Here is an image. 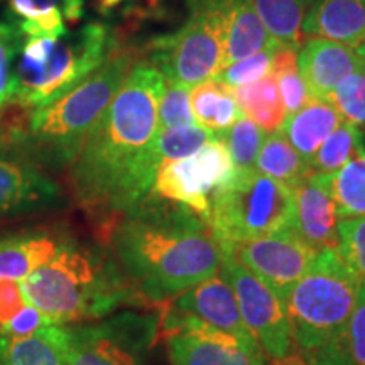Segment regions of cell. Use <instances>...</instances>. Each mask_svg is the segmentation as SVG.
<instances>
[{
    "mask_svg": "<svg viewBox=\"0 0 365 365\" xmlns=\"http://www.w3.org/2000/svg\"><path fill=\"white\" fill-rule=\"evenodd\" d=\"M293 191L255 170L235 171L210 203L208 225L222 250L293 227Z\"/></svg>",
    "mask_w": 365,
    "mask_h": 365,
    "instance_id": "obj_6",
    "label": "cell"
},
{
    "mask_svg": "<svg viewBox=\"0 0 365 365\" xmlns=\"http://www.w3.org/2000/svg\"><path fill=\"white\" fill-rule=\"evenodd\" d=\"M222 254L230 255L239 266L262 281L284 301L291 287L304 276L318 252L291 227L277 234L237 242L223 249Z\"/></svg>",
    "mask_w": 365,
    "mask_h": 365,
    "instance_id": "obj_13",
    "label": "cell"
},
{
    "mask_svg": "<svg viewBox=\"0 0 365 365\" xmlns=\"http://www.w3.org/2000/svg\"><path fill=\"white\" fill-rule=\"evenodd\" d=\"M346 352L355 365H365V284H360L357 303L344 333Z\"/></svg>",
    "mask_w": 365,
    "mask_h": 365,
    "instance_id": "obj_37",
    "label": "cell"
},
{
    "mask_svg": "<svg viewBox=\"0 0 365 365\" xmlns=\"http://www.w3.org/2000/svg\"><path fill=\"white\" fill-rule=\"evenodd\" d=\"M314 0H254L267 33L279 44L301 49L303 22Z\"/></svg>",
    "mask_w": 365,
    "mask_h": 365,
    "instance_id": "obj_25",
    "label": "cell"
},
{
    "mask_svg": "<svg viewBox=\"0 0 365 365\" xmlns=\"http://www.w3.org/2000/svg\"><path fill=\"white\" fill-rule=\"evenodd\" d=\"M254 168L261 175L282 182L287 188H294L303 178L312 173L309 164L287 143L281 130L272 132L266 137Z\"/></svg>",
    "mask_w": 365,
    "mask_h": 365,
    "instance_id": "obj_26",
    "label": "cell"
},
{
    "mask_svg": "<svg viewBox=\"0 0 365 365\" xmlns=\"http://www.w3.org/2000/svg\"><path fill=\"white\" fill-rule=\"evenodd\" d=\"M166 307L176 313L200 318L207 325L239 336V339L254 340L240 317L234 291L220 274H215L190 287Z\"/></svg>",
    "mask_w": 365,
    "mask_h": 365,
    "instance_id": "obj_16",
    "label": "cell"
},
{
    "mask_svg": "<svg viewBox=\"0 0 365 365\" xmlns=\"http://www.w3.org/2000/svg\"><path fill=\"white\" fill-rule=\"evenodd\" d=\"M230 0H193L188 21L150 44V65L168 83L193 88L223 66Z\"/></svg>",
    "mask_w": 365,
    "mask_h": 365,
    "instance_id": "obj_8",
    "label": "cell"
},
{
    "mask_svg": "<svg viewBox=\"0 0 365 365\" xmlns=\"http://www.w3.org/2000/svg\"><path fill=\"white\" fill-rule=\"evenodd\" d=\"M298 51L299 49L284 44H277L272 51L271 73L277 80L286 117L293 115L313 98L309 95L303 76L299 75Z\"/></svg>",
    "mask_w": 365,
    "mask_h": 365,
    "instance_id": "obj_29",
    "label": "cell"
},
{
    "mask_svg": "<svg viewBox=\"0 0 365 365\" xmlns=\"http://www.w3.org/2000/svg\"><path fill=\"white\" fill-rule=\"evenodd\" d=\"M54 325V323L49 319L46 314L39 312L38 308L33 307V304L26 303L24 307L19 309V313L14 317L9 325L6 327L2 335L6 336H26L31 335V333L41 330V328ZM0 335V336H2Z\"/></svg>",
    "mask_w": 365,
    "mask_h": 365,
    "instance_id": "obj_38",
    "label": "cell"
},
{
    "mask_svg": "<svg viewBox=\"0 0 365 365\" xmlns=\"http://www.w3.org/2000/svg\"><path fill=\"white\" fill-rule=\"evenodd\" d=\"M293 191V228L301 239L317 252L336 249L339 245V217L333 202L328 176L309 173Z\"/></svg>",
    "mask_w": 365,
    "mask_h": 365,
    "instance_id": "obj_15",
    "label": "cell"
},
{
    "mask_svg": "<svg viewBox=\"0 0 365 365\" xmlns=\"http://www.w3.org/2000/svg\"><path fill=\"white\" fill-rule=\"evenodd\" d=\"M303 34L357 48L365 39V0H314Z\"/></svg>",
    "mask_w": 365,
    "mask_h": 365,
    "instance_id": "obj_18",
    "label": "cell"
},
{
    "mask_svg": "<svg viewBox=\"0 0 365 365\" xmlns=\"http://www.w3.org/2000/svg\"><path fill=\"white\" fill-rule=\"evenodd\" d=\"M159 312V336L166 339L171 365H264V352L255 340H244L217 330L200 318Z\"/></svg>",
    "mask_w": 365,
    "mask_h": 365,
    "instance_id": "obj_11",
    "label": "cell"
},
{
    "mask_svg": "<svg viewBox=\"0 0 365 365\" xmlns=\"http://www.w3.org/2000/svg\"><path fill=\"white\" fill-rule=\"evenodd\" d=\"M0 365H2V362H0Z\"/></svg>",
    "mask_w": 365,
    "mask_h": 365,
    "instance_id": "obj_44",
    "label": "cell"
},
{
    "mask_svg": "<svg viewBox=\"0 0 365 365\" xmlns=\"http://www.w3.org/2000/svg\"><path fill=\"white\" fill-rule=\"evenodd\" d=\"M303 357L308 365H355L346 352L344 336L325 346L303 352Z\"/></svg>",
    "mask_w": 365,
    "mask_h": 365,
    "instance_id": "obj_40",
    "label": "cell"
},
{
    "mask_svg": "<svg viewBox=\"0 0 365 365\" xmlns=\"http://www.w3.org/2000/svg\"><path fill=\"white\" fill-rule=\"evenodd\" d=\"M132 65L134 53L115 49L70 91L34 108L17 158L38 164L43 170L70 168L88 132L125 81Z\"/></svg>",
    "mask_w": 365,
    "mask_h": 365,
    "instance_id": "obj_4",
    "label": "cell"
},
{
    "mask_svg": "<svg viewBox=\"0 0 365 365\" xmlns=\"http://www.w3.org/2000/svg\"><path fill=\"white\" fill-rule=\"evenodd\" d=\"M164 88L156 66L134 61L68 168L73 195L91 215H124L149 196L161 166L156 139Z\"/></svg>",
    "mask_w": 365,
    "mask_h": 365,
    "instance_id": "obj_1",
    "label": "cell"
},
{
    "mask_svg": "<svg viewBox=\"0 0 365 365\" xmlns=\"http://www.w3.org/2000/svg\"><path fill=\"white\" fill-rule=\"evenodd\" d=\"M360 284L339 250L327 249L317 254L304 276L282 301L294 344L301 352L319 349L344 336Z\"/></svg>",
    "mask_w": 365,
    "mask_h": 365,
    "instance_id": "obj_5",
    "label": "cell"
},
{
    "mask_svg": "<svg viewBox=\"0 0 365 365\" xmlns=\"http://www.w3.org/2000/svg\"><path fill=\"white\" fill-rule=\"evenodd\" d=\"M66 327L48 325L26 336H0L2 365H66Z\"/></svg>",
    "mask_w": 365,
    "mask_h": 365,
    "instance_id": "obj_21",
    "label": "cell"
},
{
    "mask_svg": "<svg viewBox=\"0 0 365 365\" xmlns=\"http://www.w3.org/2000/svg\"><path fill=\"white\" fill-rule=\"evenodd\" d=\"M65 237L46 230H21L0 235V279L21 282L44 266Z\"/></svg>",
    "mask_w": 365,
    "mask_h": 365,
    "instance_id": "obj_19",
    "label": "cell"
},
{
    "mask_svg": "<svg viewBox=\"0 0 365 365\" xmlns=\"http://www.w3.org/2000/svg\"><path fill=\"white\" fill-rule=\"evenodd\" d=\"M365 68L355 48L312 38L298 53V70L313 98L327 100L341 80Z\"/></svg>",
    "mask_w": 365,
    "mask_h": 365,
    "instance_id": "obj_17",
    "label": "cell"
},
{
    "mask_svg": "<svg viewBox=\"0 0 365 365\" xmlns=\"http://www.w3.org/2000/svg\"><path fill=\"white\" fill-rule=\"evenodd\" d=\"M102 234L120 271L150 308L161 309L220 271L223 254L208 222L156 196L103 220Z\"/></svg>",
    "mask_w": 365,
    "mask_h": 365,
    "instance_id": "obj_2",
    "label": "cell"
},
{
    "mask_svg": "<svg viewBox=\"0 0 365 365\" xmlns=\"http://www.w3.org/2000/svg\"><path fill=\"white\" fill-rule=\"evenodd\" d=\"M26 303L19 282L0 279V335Z\"/></svg>",
    "mask_w": 365,
    "mask_h": 365,
    "instance_id": "obj_39",
    "label": "cell"
},
{
    "mask_svg": "<svg viewBox=\"0 0 365 365\" xmlns=\"http://www.w3.org/2000/svg\"><path fill=\"white\" fill-rule=\"evenodd\" d=\"M81 2H83L85 9L86 6H90L100 16H108V14L115 11L117 7H120L127 0H81Z\"/></svg>",
    "mask_w": 365,
    "mask_h": 365,
    "instance_id": "obj_41",
    "label": "cell"
},
{
    "mask_svg": "<svg viewBox=\"0 0 365 365\" xmlns=\"http://www.w3.org/2000/svg\"><path fill=\"white\" fill-rule=\"evenodd\" d=\"M220 276L234 291L240 317L264 355L279 360L294 354L293 328L279 296L227 254L222 255Z\"/></svg>",
    "mask_w": 365,
    "mask_h": 365,
    "instance_id": "obj_12",
    "label": "cell"
},
{
    "mask_svg": "<svg viewBox=\"0 0 365 365\" xmlns=\"http://www.w3.org/2000/svg\"><path fill=\"white\" fill-rule=\"evenodd\" d=\"M61 200L58 182L38 164L0 154V218L54 208Z\"/></svg>",
    "mask_w": 365,
    "mask_h": 365,
    "instance_id": "obj_14",
    "label": "cell"
},
{
    "mask_svg": "<svg viewBox=\"0 0 365 365\" xmlns=\"http://www.w3.org/2000/svg\"><path fill=\"white\" fill-rule=\"evenodd\" d=\"M336 217H365V150L328 176Z\"/></svg>",
    "mask_w": 365,
    "mask_h": 365,
    "instance_id": "obj_27",
    "label": "cell"
},
{
    "mask_svg": "<svg viewBox=\"0 0 365 365\" xmlns=\"http://www.w3.org/2000/svg\"><path fill=\"white\" fill-rule=\"evenodd\" d=\"M355 51H357V54H359V56H360V58H362V59H364V61H365V39L362 41V43H360V44L357 46V48H355Z\"/></svg>",
    "mask_w": 365,
    "mask_h": 365,
    "instance_id": "obj_43",
    "label": "cell"
},
{
    "mask_svg": "<svg viewBox=\"0 0 365 365\" xmlns=\"http://www.w3.org/2000/svg\"><path fill=\"white\" fill-rule=\"evenodd\" d=\"M159 313L122 312L66 328V365H149Z\"/></svg>",
    "mask_w": 365,
    "mask_h": 365,
    "instance_id": "obj_9",
    "label": "cell"
},
{
    "mask_svg": "<svg viewBox=\"0 0 365 365\" xmlns=\"http://www.w3.org/2000/svg\"><path fill=\"white\" fill-rule=\"evenodd\" d=\"M276 44L279 43L267 33L266 26L255 11L254 0L228 2V29L222 68Z\"/></svg>",
    "mask_w": 365,
    "mask_h": 365,
    "instance_id": "obj_22",
    "label": "cell"
},
{
    "mask_svg": "<svg viewBox=\"0 0 365 365\" xmlns=\"http://www.w3.org/2000/svg\"><path fill=\"white\" fill-rule=\"evenodd\" d=\"M235 171L225 139L218 135L188 158L163 163L149 196L181 205L208 222L213 193L227 185Z\"/></svg>",
    "mask_w": 365,
    "mask_h": 365,
    "instance_id": "obj_10",
    "label": "cell"
},
{
    "mask_svg": "<svg viewBox=\"0 0 365 365\" xmlns=\"http://www.w3.org/2000/svg\"><path fill=\"white\" fill-rule=\"evenodd\" d=\"M190 105L195 124L223 135L240 117L234 98V88L220 80L210 78L190 91Z\"/></svg>",
    "mask_w": 365,
    "mask_h": 365,
    "instance_id": "obj_23",
    "label": "cell"
},
{
    "mask_svg": "<svg viewBox=\"0 0 365 365\" xmlns=\"http://www.w3.org/2000/svg\"><path fill=\"white\" fill-rule=\"evenodd\" d=\"M234 98L240 115L250 118L264 132L272 134L279 130L286 118L279 86L272 73L252 83L234 88Z\"/></svg>",
    "mask_w": 365,
    "mask_h": 365,
    "instance_id": "obj_24",
    "label": "cell"
},
{
    "mask_svg": "<svg viewBox=\"0 0 365 365\" xmlns=\"http://www.w3.org/2000/svg\"><path fill=\"white\" fill-rule=\"evenodd\" d=\"M364 150V135L359 127L341 122L319 145L317 154L309 161V168L317 175L330 176Z\"/></svg>",
    "mask_w": 365,
    "mask_h": 365,
    "instance_id": "obj_28",
    "label": "cell"
},
{
    "mask_svg": "<svg viewBox=\"0 0 365 365\" xmlns=\"http://www.w3.org/2000/svg\"><path fill=\"white\" fill-rule=\"evenodd\" d=\"M217 134L198 125L175 127V129H159L156 139V149L161 164L175 159L188 158L200 150L203 145L217 139Z\"/></svg>",
    "mask_w": 365,
    "mask_h": 365,
    "instance_id": "obj_31",
    "label": "cell"
},
{
    "mask_svg": "<svg viewBox=\"0 0 365 365\" xmlns=\"http://www.w3.org/2000/svg\"><path fill=\"white\" fill-rule=\"evenodd\" d=\"M222 137L225 139L237 171L255 170V159L266 140V132L261 127L250 118L240 115Z\"/></svg>",
    "mask_w": 365,
    "mask_h": 365,
    "instance_id": "obj_30",
    "label": "cell"
},
{
    "mask_svg": "<svg viewBox=\"0 0 365 365\" xmlns=\"http://www.w3.org/2000/svg\"><path fill=\"white\" fill-rule=\"evenodd\" d=\"M185 125H196L190 105V91L185 86L166 81V88L159 102V127L175 129Z\"/></svg>",
    "mask_w": 365,
    "mask_h": 365,
    "instance_id": "obj_36",
    "label": "cell"
},
{
    "mask_svg": "<svg viewBox=\"0 0 365 365\" xmlns=\"http://www.w3.org/2000/svg\"><path fill=\"white\" fill-rule=\"evenodd\" d=\"M19 284L27 303L59 327L97 322L124 307L145 304L110 250L70 239Z\"/></svg>",
    "mask_w": 365,
    "mask_h": 365,
    "instance_id": "obj_3",
    "label": "cell"
},
{
    "mask_svg": "<svg viewBox=\"0 0 365 365\" xmlns=\"http://www.w3.org/2000/svg\"><path fill=\"white\" fill-rule=\"evenodd\" d=\"M115 49L112 29L102 22H88L75 33L54 38L39 61L16 63L12 102L31 110L53 102L83 81Z\"/></svg>",
    "mask_w": 365,
    "mask_h": 365,
    "instance_id": "obj_7",
    "label": "cell"
},
{
    "mask_svg": "<svg viewBox=\"0 0 365 365\" xmlns=\"http://www.w3.org/2000/svg\"><path fill=\"white\" fill-rule=\"evenodd\" d=\"M276 46L264 49V51L250 54V56L240 59V61L230 63V65L222 68V70L217 73L215 78L220 80L222 83L232 86V88L261 80L262 76L271 73L272 51Z\"/></svg>",
    "mask_w": 365,
    "mask_h": 365,
    "instance_id": "obj_35",
    "label": "cell"
},
{
    "mask_svg": "<svg viewBox=\"0 0 365 365\" xmlns=\"http://www.w3.org/2000/svg\"><path fill=\"white\" fill-rule=\"evenodd\" d=\"M340 113L327 100L312 98L293 115H287L281 125L282 135L296 153L309 164L323 140L341 124Z\"/></svg>",
    "mask_w": 365,
    "mask_h": 365,
    "instance_id": "obj_20",
    "label": "cell"
},
{
    "mask_svg": "<svg viewBox=\"0 0 365 365\" xmlns=\"http://www.w3.org/2000/svg\"><path fill=\"white\" fill-rule=\"evenodd\" d=\"M341 120L355 127H365V68L352 73L336 85L328 98Z\"/></svg>",
    "mask_w": 365,
    "mask_h": 365,
    "instance_id": "obj_32",
    "label": "cell"
},
{
    "mask_svg": "<svg viewBox=\"0 0 365 365\" xmlns=\"http://www.w3.org/2000/svg\"><path fill=\"white\" fill-rule=\"evenodd\" d=\"M336 250L365 284V217L340 218Z\"/></svg>",
    "mask_w": 365,
    "mask_h": 365,
    "instance_id": "obj_34",
    "label": "cell"
},
{
    "mask_svg": "<svg viewBox=\"0 0 365 365\" xmlns=\"http://www.w3.org/2000/svg\"><path fill=\"white\" fill-rule=\"evenodd\" d=\"M22 36L12 22L0 21V112L14 100L16 63Z\"/></svg>",
    "mask_w": 365,
    "mask_h": 365,
    "instance_id": "obj_33",
    "label": "cell"
},
{
    "mask_svg": "<svg viewBox=\"0 0 365 365\" xmlns=\"http://www.w3.org/2000/svg\"><path fill=\"white\" fill-rule=\"evenodd\" d=\"M272 365H308V364H307V360H304L303 355L291 354V355H287V357H284V359L274 360Z\"/></svg>",
    "mask_w": 365,
    "mask_h": 365,
    "instance_id": "obj_42",
    "label": "cell"
}]
</instances>
